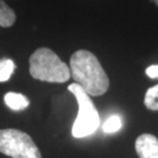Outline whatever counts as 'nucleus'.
Listing matches in <instances>:
<instances>
[{
    "mask_svg": "<svg viewBox=\"0 0 158 158\" xmlns=\"http://www.w3.org/2000/svg\"><path fill=\"white\" fill-rule=\"evenodd\" d=\"M72 78L90 96H101L109 88V80L99 60L88 50H78L70 57Z\"/></svg>",
    "mask_w": 158,
    "mask_h": 158,
    "instance_id": "f257e3e1",
    "label": "nucleus"
},
{
    "mask_svg": "<svg viewBox=\"0 0 158 158\" xmlns=\"http://www.w3.org/2000/svg\"><path fill=\"white\" fill-rule=\"evenodd\" d=\"M30 75L48 83H65L70 79V69L49 48H39L30 56Z\"/></svg>",
    "mask_w": 158,
    "mask_h": 158,
    "instance_id": "f03ea898",
    "label": "nucleus"
},
{
    "mask_svg": "<svg viewBox=\"0 0 158 158\" xmlns=\"http://www.w3.org/2000/svg\"><path fill=\"white\" fill-rule=\"evenodd\" d=\"M68 89L76 97L79 105L78 115L72 129L73 136L75 138H84L95 133L100 126V117L90 96L77 83L70 84Z\"/></svg>",
    "mask_w": 158,
    "mask_h": 158,
    "instance_id": "7ed1b4c3",
    "label": "nucleus"
},
{
    "mask_svg": "<svg viewBox=\"0 0 158 158\" xmlns=\"http://www.w3.org/2000/svg\"><path fill=\"white\" fill-rule=\"evenodd\" d=\"M0 152L11 158H42L32 138L15 129L0 130Z\"/></svg>",
    "mask_w": 158,
    "mask_h": 158,
    "instance_id": "20e7f679",
    "label": "nucleus"
},
{
    "mask_svg": "<svg viewBox=\"0 0 158 158\" xmlns=\"http://www.w3.org/2000/svg\"><path fill=\"white\" fill-rule=\"evenodd\" d=\"M139 158H158V139L152 134H142L135 143Z\"/></svg>",
    "mask_w": 158,
    "mask_h": 158,
    "instance_id": "39448f33",
    "label": "nucleus"
},
{
    "mask_svg": "<svg viewBox=\"0 0 158 158\" xmlns=\"http://www.w3.org/2000/svg\"><path fill=\"white\" fill-rule=\"evenodd\" d=\"M4 103L12 110H23L30 105L29 99L21 93L8 92L4 95Z\"/></svg>",
    "mask_w": 158,
    "mask_h": 158,
    "instance_id": "423d86ee",
    "label": "nucleus"
},
{
    "mask_svg": "<svg viewBox=\"0 0 158 158\" xmlns=\"http://www.w3.org/2000/svg\"><path fill=\"white\" fill-rule=\"evenodd\" d=\"M16 15L13 9L10 8L3 0H0V27L10 28L15 22Z\"/></svg>",
    "mask_w": 158,
    "mask_h": 158,
    "instance_id": "0eeeda50",
    "label": "nucleus"
},
{
    "mask_svg": "<svg viewBox=\"0 0 158 158\" xmlns=\"http://www.w3.org/2000/svg\"><path fill=\"white\" fill-rule=\"evenodd\" d=\"M15 64L11 59L2 58L0 59V83H4L10 79L15 72Z\"/></svg>",
    "mask_w": 158,
    "mask_h": 158,
    "instance_id": "6e6552de",
    "label": "nucleus"
},
{
    "mask_svg": "<svg viewBox=\"0 0 158 158\" xmlns=\"http://www.w3.org/2000/svg\"><path fill=\"white\" fill-rule=\"evenodd\" d=\"M144 104L148 109L158 110V85L147 90L144 98Z\"/></svg>",
    "mask_w": 158,
    "mask_h": 158,
    "instance_id": "1a4fd4ad",
    "label": "nucleus"
},
{
    "mask_svg": "<svg viewBox=\"0 0 158 158\" xmlns=\"http://www.w3.org/2000/svg\"><path fill=\"white\" fill-rule=\"evenodd\" d=\"M120 127H122V119L119 118L118 115H112L103 123L102 130L106 134H112L119 131Z\"/></svg>",
    "mask_w": 158,
    "mask_h": 158,
    "instance_id": "9d476101",
    "label": "nucleus"
},
{
    "mask_svg": "<svg viewBox=\"0 0 158 158\" xmlns=\"http://www.w3.org/2000/svg\"><path fill=\"white\" fill-rule=\"evenodd\" d=\"M146 75L151 79H158V64L148 66L146 69Z\"/></svg>",
    "mask_w": 158,
    "mask_h": 158,
    "instance_id": "9b49d317",
    "label": "nucleus"
},
{
    "mask_svg": "<svg viewBox=\"0 0 158 158\" xmlns=\"http://www.w3.org/2000/svg\"><path fill=\"white\" fill-rule=\"evenodd\" d=\"M154 2H155V4L158 6V0H154Z\"/></svg>",
    "mask_w": 158,
    "mask_h": 158,
    "instance_id": "f8f14e48",
    "label": "nucleus"
}]
</instances>
